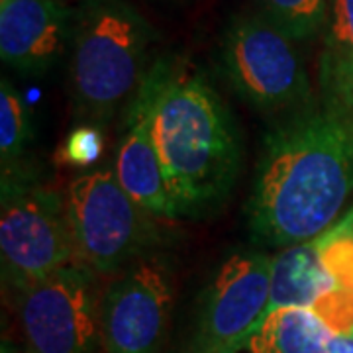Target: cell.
Returning a JSON list of instances; mask_svg holds the SVG:
<instances>
[{"label":"cell","mask_w":353,"mask_h":353,"mask_svg":"<svg viewBox=\"0 0 353 353\" xmlns=\"http://www.w3.org/2000/svg\"><path fill=\"white\" fill-rule=\"evenodd\" d=\"M312 101L267 130L248 202L253 238L314 240L353 196V79L318 83Z\"/></svg>","instance_id":"6da1fadb"},{"label":"cell","mask_w":353,"mask_h":353,"mask_svg":"<svg viewBox=\"0 0 353 353\" xmlns=\"http://www.w3.org/2000/svg\"><path fill=\"white\" fill-rule=\"evenodd\" d=\"M143 88L175 218H204L230 196L241 169L236 118L208 77L189 59L161 55Z\"/></svg>","instance_id":"7a4b0ae2"},{"label":"cell","mask_w":353,"mask_h":353,"mask_svg":"<svg viewBox=\"0 0 353 353\" xmlns=\"http://www.w3.org/2000/svg\"><path fill=\"white\" fill-rule=\"evenodd\" d=\"M155 32L128 0H81L73 8L67 85L81 124L104 128L150 71Z\"/></svg>","instance_id":"3957f363"},{"label":"cell","mask_w":353,"mask_h":353,"mask_svg":"<svg viewBox=\"0 0 353 353\" xmlns=\"http://www.w3.org/2000/svg\"><path fill=\"white\" fill-rule=\"evenodd\" d=\"M2 279L18 292L79 261L67 202L28 169L2 176Z\"/></svg>","instance_id":"277c9868"},{"label":"cell","mask_w":353,"mask_h":353,"mask_svg":"<svg viewBox=\"0 0 353 353\" xmlns=\"http://www.w3.org/2000/svg\"><path fill=\"white\" fill-rule=\"evenodd\" d=\"M220 69L241 101L275 118L303 108L314 97L294 39L265 14L236 16L228 24Z\"/></svg>","instance_id":"5b68a950"},{"label":"cell","mask_w":353,"mask_h":353,"mask_svg":"<svg viewBox=\"0 0 353 353\" xmlns=\"http://www.w3.org/2000/svg\"><path fill=\"white\" fill-rule=\"evenodd\" d=\"M65 202L77 259L94 273L118 271L150 245V212L128 194L108 167L77 176Z\"/></svg>","instance_id":"8992f818"},{"label":"cell","mask_w":353,"mask_h":353,"mask_svg":"<svg viewBox=\"0 0 353 353\" xmlns=\"http://www.w3.org/2000/svg\"><path fill=\"white\" fill-rule=\"evenodd\" d=\"M94 271L81 261L65 265L20 290L18 316L30 353H97L101 304Z\"/></svg>","instance_id":"52a82bcc"},{"label":"cell","mask_w":353,"mask_h":353,"mask_svg":"<svg viewBox=\"0 0 353 353\" xmlns=\"http://www.w3.org/2000/svg\"><path fill=\"white\" fill-rule=\"evenodd\" d=\"M173 306V285L161 259H143L110 285L101 303L104 353H159Z\"/></svg>","instance_id":"ba28073f"},{"label":"cell","mask_w":353,"mask_h":353,"mask_svg":"<svg viewBox=\"0 0 353 353\" xmlns=\"http://www.w3.org/2000/svg\"><path fill=\"white\" fill-rule=\"evenodd\" d=\"M271 263L259 252L234 253L216 273L201 316L196 353H226L263 324L271 303Z\"/></svg>","instance_id":"9c48e42d"},{"label":"cell","mask_w":353,"mask_h":353,"mask_svg":"<svg viewBox=\"0 0 353 353\" xmlns=\"http://www.w3.org/2000/svg\"><path fill=\"white\" fill-rule=\"evenodd\" d=\"M73 10L61 0H0V57L22 75H43L69 51Z\"/></svg>","instance_id":"30bf717a"},{"label":"cell","mask_w":353,"mask_h":353,"mask_svg":"<svg viewBox=\"0 0 353 353\" xmlns=\"http://www.w3.org/2000/svg\"><path fill=\"white\" fill-rule=\"evenodd\" d=\"M114 175L143 210L153 216L175 218L173 201L169 196L161 159L153 139L152 102L143 85L126 106Z\"/></svg>","instance_id":"8fae6325"},{"label":"cell","mask_w":353,"mask_h":353,"mask_svg":"<svg viewBox=\"0 0 353 353\" xmlns=\"http://www.w3.org/2000/svg\"><path fill=\"white\" fill-rule=\"evenodd\" d=\"M334 299L336 287L322 265L316 238L289 245L273 257L267 316L281 308H304L320 318Z\"/></svg>","instance_id":"7c38bea8"},{"label":"cell","mask_w":353,"mask_h":353,"mask_svg":"<svg viewBox=\"0 0 353 353\" xmlns=\"http://www.w3.org/2000/svg\"><path fill=\"white\" fill-rule=\"evenodd\" d=\"M326 324L304 308H281L226 353H330Z\"/></svg>","instance_id":"4fadbf2b"},{"label":"cell","mask_w":353,"mask_h":353,"mask_svg":"<svg viewBox=\"0 0 353 353\" xmlns=\"http://www.w3.org/2000/svg\"><path fill=\"white\" fill-rule=\"evenodd\" d=\"M322 265L336 287L332 301L320 320L334 334L353 336V206L316 238Z\"/></svg>","instance_id":"5bb4252c"},{"label":"cell","mask_w":353,"mask_h":353,"mask_svg":"<svg viewBox=\"0 0 353 353\" xmlns=\"http://www.w3.org/2000/svg\"><path fill=\"white\" fill-rule=\"evenodd\" d=\"M32 139V122L24 99L4 77L0 81V169L2 176L24 167V153Z\"/></svg>","instance_id":"9a60e30c"},{"label":"cell","mask_w":353,"mask_h":353,"mask_svg":"<svg viewBox=\"0 0 353 353\" xmlns=\"http://www.w3.org/2000/svg\"><path fill=\"white\" fill-rule=\"evenodd\" d=\"M265 16L294 41L314 38L326 28L332 0H263Z\"/></svg>","instance_id":"2e32d148"},{"label":"cell","mask_w":353,"mask_h":353,"mask_svg":"<svg viewBox=\"0 0 353 353\" xmlns=\"http://www.w3.org/2000/svg\"><path fill=\"white\" fill-rule=\"evenodd\" d=\"M320 65H353V0H332Z\"/></svg>","instance_id":"e0dca14e"},{"label":"cell","mask_w":353,"mask_h":353,"mask_svg":"<svg viewBox=\"0 0 353 353\" xmlns=\"http://www.w3.org/2000/svg\"><path fill=\"white\" fill-rule=\"evenodd\" d=\"M104 150L102 130L88 124H77L61 145V161L73 167H88L99 161Z\"/></svg>","instance_id":"ac0fdd59"},{"label":"cell","mask_w":353,"mask_h":353,"mask_svg":"<svg viewBox=\"0 0 353 353\" xmlns=\"http://www.w3.org/2000/svg\"><path fill=\"white\" fill-rule=\"evenodd\" d=\"M330 353H353V336L347 334H330L328 340Z\"/></svg>","instance_id":"d6986e66"}]
</instances>
